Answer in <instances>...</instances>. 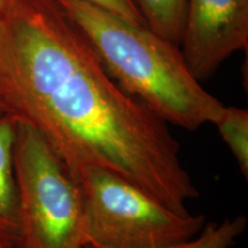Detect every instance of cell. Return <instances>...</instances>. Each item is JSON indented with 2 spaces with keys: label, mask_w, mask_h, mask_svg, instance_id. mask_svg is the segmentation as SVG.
<instances>
[{
  "label": "cell",
  "mask_w": 248,
  "mask_h": 248,
  "mask_svg": "<svg viewBox=\"0 0 248 248\" xmlns=\"http://www.w3.org/2000/svg\"><path fill=\"white\" fill-rule=\"evenodd\" d=\"M247 225V218L244 215L228 218L222 223L204 224L199 234L194 238L160 248H234V245L244 234ZM88 248H107L101 246Z\"/></svg>",
  "instance_id": "cell-9"
},
{
  "label": "cell",
  "mask_w": 248,
  "mask_h": 248,
  "mask_svg": "<svg viewBox=\"0 0 248 248\" xmlns=\"http://www.w3.org/2000/svg\"><path fill=\"white\" fill-rule=\"evenodd\" d=\"M84 207L86 248H160L194 238L203 215L177 212L109 170L84 167L73 171Z\"/></svg>",
  "instance_id": "cell-4"
},
{
  "label": "cell",
  "mask_w": 248,
  "mask_h": 248,
  "mask_svg": "<svg viewBox=\"0 0 248 248\" xmlns=\"http://www.w3.org/2000/svg\"><path fill=\"white\" fill-rule=\"evenodd\" d=\"M109 76L166 123L197 130L225 105L192 75L178 45L83 0H57Z\"/></svg>",
  "instance_id": "cell-2"
},
{
  "label": "cell",
  "mask_w": 248,
  "mask_h": 248,
  "mask_svg": "<svg viewBox=\"0 0 248 248\" xmlns=\"http://www.w3.org/2000/svg\"><path fill=\"white\" fill-rule=\"evenodd\" d=\"M83 1L106 9L131 23L146 27L135 0H83Z\"/></svg>",
  "instance_id": "cell-10"
},
{
  "label": "cell",
  "mask_w": 248,
  "mask_h": 248,
  "mask_svg": "<svg viewBox=\"0 0 248 248\" xmlns=\"http://www.w3.org/2000/svg\"><path fill=\"white\" fill-rule=\"evenodd\" d=\"M0 248H16L15 239L11 237H2V235H0Z\"/></svg>",
  "instance_id": "cell-11"
},
{
  "label": "cell",
  "mask_w": 248,
  "mask_h": 248,
  "mask_svg": "<svg viewBox=\"0 0 248 248\" xmlns=\"http://www.w3.org/2000/svg\"><path fill=\"white\" fill-rule=\"evenodd\" d=\"M9 111H8V108L6 106L4 99H2V95L1 93H0V117L5 116V115H8Z\"/></svg>",
  "instance_id": "cell-12"
},
{
  "label": "cell",
  "mask_w": 248,
  "mask_h": 248,
  "mask_svg": "<svg viewBox=\"0 0 248 248\" xmlns=\"http://www.w3.org/2000/svg\"><path fill=\"white\" fill-rule=\"evenodd\" d=\"M0 93L71 172L107 169L177 212L199 195L168 123L111 78L57 0H12L0 16Z\"/></svg>",
  "instance_id": "cell-1"
},
{
  "label": "cell",
  "mask_w": 248,
  "mask_h": 248,
  "mask_svg": "<svg viewBox=\"0 0 248 248\" xmlns=\"http://www.w3.org/2000/svg\"><path fill=\"white\" fill-rule=\"evenodd\" d=\"M219 135L237 161L244 178H248V111L225 106L222 116L215 122Z\"/></svg>",
  "instance_id": "cell-8"
},
{
  "label": "cell",
  "mask_w": 248,
  "mask_h": 248,
  "mask_svg": "<svg viewBox=\"0 0 248 248\" xmlns=\"http://www.w3.org/2000/svg\"><path fill=\"white\" fill-rule=\"evenodd\" d=\"M179 47L199 82L248 47V0H187Z\"/></svg>",
  "instance_id": "cell-5"
},
{
  "label": "cell",
  "mask_w": 248,
  "mask_h": 248,
  "mask_svg": "<svg viewBox=\"0 0 248 248\" xmlns=\"http://www.w3.org/2000/svg\"><path fill=\"white\" fill-rule=\"evenodd\" d=\"M12 0H0V16H1L2 13L6 11V8L8 7V5L11 4Z\"/></svg>",
  "instance_id": "cell-13"
},
{
  "label": "cell",
  "mask_w": 248,
  "mask_h": 248,
  "mask_svg": "<svg viewBox=\"0 0 248 248\" xmlns=\"http://www.w3.org/2000/svg\"><path fill=\"white\" fill-rule=\"evenodd\" d=\"M16 117H0V235L16 238V185L13 147Z\"/></svg>",
  "instance_id": "cell-6"
},
{
  "label": "cell",
  "mask_w": 248,
  "mask_h": 248,
  "mask_svg": "<svg viewBox=\"0 0 248 248\" xmlns=\"http://www.w3.org/2000/svg\"><path fill=\"white\" fill-rule=\"evenodd\" d=\"M16 248H86L82 191L60 155L16 119Z\"/></svg>",
  "instance_id": "cell-3"
},
{
  "label": "cell",
  "mask_w": 248,
  "mask_h": 248,
  "mask_svg": "<svg viewBox=\"0 0 248 248\" xmlns=\"http://www.w3.org/2000/svg\"><path fill=\"white\" fill-rule=\"evenodd\" d=\"M135 1L148 29L179 46L187 0H135Z\"/></svg>",
  "instance_id": "cell-7"
}]
</instances>
